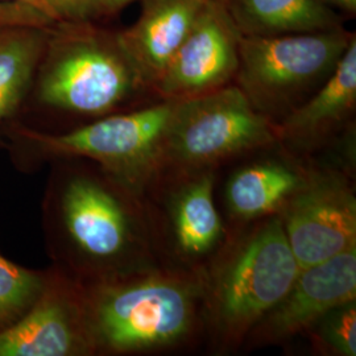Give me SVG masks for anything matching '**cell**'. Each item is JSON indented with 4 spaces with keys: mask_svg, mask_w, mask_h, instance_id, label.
Returning <instances> with one entry per match:
<instances>
[{
    "mask_svg": "<svg viewBox=\"0 0 356 356\" xmlns=\"http://www.w3.org/2000/svg\"><path fill=\"white\" fill-rule=\"evenodd\" d=\"M251 160L229 175L225 206L235 226L277 216L305 181L309 163L282 151Z\"/></svg>",
    "mask_w": 356,
    "mask_h": 356,
    "instance_id": "5bb4252c",
    "label": "cell"
},
{
    "mask_svg": "<svg viewBox=\"0 0 356 356\" xmlns=\"http://www.w3.org/2000/svg\"><path fill=\"white\" fill-rule=\"evenodd\" d=\"M356 38L330 78L307 101L276 123L277 145L301 160H312L354 126Z\"/></svg>",
    "mask_w": 356,
    "mask_h": 356,
    "instance_id": "4fadbf2b",
    "label": "cell"
},
{
    "mask_svg": "<svg viewBox=\"0 0 356 356\" xmlns=\"http://www.w3.org/2000/svg\"><path fill=\"white\" fill-rule=\"evenodd\" d=\"M277 145L276 126L259 114L234 82L178 99L166 132L161 172L218 169Z\"/></svg>",
    "mask_w": 356,
    "mask_h": 356,
    "instance_id": "5b68a950",
    "label": "cell"
},
{
    "mask_svg": "<svg viewBox=\"0 0 356 356\" xmlns=\"http://www.w3.org/2000/svg\"><path fill=\"white\" fill-rule=\"evenodd\" d=\"M356 300V247L300 269L286 294L261 319L243 347L288 343L330 309Z\"/></svg>",
    "mask_w": 356,
    "mask_h": 356,
    "instance_id": "8fae6325",
    "label": "cell"
},
{
    "mask_svg": "<svg viewBox=\"0 0 356 356\" xmlns=\"http://www.w3.org/2000/svg\"><path fill=\"white\" fill-rule=\"evenodd\" d=\"M101 172L74 170L61 186L57 213L72 260L90 280L163 263L143 195Z\"/></svg>",
    "mask_w": 356,
    "mask_h": 356,
    "instance_id": "3957f363",
    "label": "cell"
},
{
    "mask_svg": "<svg viewBox=\"0 0 356 356\" xmlns=\"http://www.w3.org/2000/svg\"><path fill=\"white\" fill-rule=\"evenodd\" d=\"M54 42L40 79L45 104L74 114L104 115L149 91L118 36L72 29Z\"/></svg>",
    "mask_w": 356,
    "mask_h": 356,
    "instance_id": "8992f818",
    "label": "cell"
},
{
    "mask_svg": "<svg viewBox=\"0 0 356 356\" xmlns=\"http://www.w3.org/2000/svg\"><path fill=\"white\" fill-rule=\"evenodd\" d=\"M242 35L219 0H207L153 94L188 99L234 82Z\"/></svg>",
    "mask_w": 356,
    "mask_h": 356,
    "instance_id": "30bf717a",
    "label": "cell"
},
{
    "mask_svg": "<svg viewBox=\"0 0 356 356\" xmlns=\"http://www.w3.org/2000/svg\"><path fill=\"white\" fill-rule=\"evenodd\" d=\"M216 181V169L161 172L143 194L166 263L204 270L227 241Z\"/></svg>",
    "mask_w": 356,
    "mask_h": 356,
    "instance_id": "ba28073f",
    "label": "cell"
},
{
    "mask_svg": "<svg viewBox=\"0 0 356 356\" xmlns=\"http://www.w3.org/2000/svg\"><path fill=\"white\" fill-rule=\"evenodd\" d=\"M35 13L65 23H83L107 13V0H38Z\"/></svg>",
    "mask_w": 356,
    "mask_h": 356,
    "instance_id": "ffe728a7",
    "label": "cell"
},
{
    "mask_svg": "<svg viewBox=\"0 0 356 356\" xmlns=\"http://www.w3.org/2000/svg\"><path fill=\"white\" fill-rule=\"evenodd\" d=\"M355 38L343 26L281 36H242L234 83L259 114L279 123L330 78Z\"/></svg>",
    "mask_w": 356,
    "mask_h": 356,
    "instance_id": "277c9868",
    "label": "cell"
},
{
    "mask_svg": "<svg viewBox=\"0 0 356 356\" xmlns=\"http://www.w3.org/2000/svg\"><path fill=\"white\" fill-rule=\"evenodd\" d=\"M132 1H136V0H107V13H116Z\"/></svg>",
    "mask_w": 356,
    "mask_h": 356,
    "instance_id": "7402d4cb",
    "label": "cell"
},
{
    "mask_svg": "<svg viewBox=\"0 0 356 356\" xmlns=\"http://www.w3.org/2000/svg\"><path fill=\"white\" fill-rule=\"evenodd\" d=\"M141 1L140 17L118 38L143 82L153 92L207 0Z\"/></svg>",
    "mask_w": 356,
    "mask_h": 356,
    "instance_id": "9a60e30c",
    "label": "cell"
},
{
    "mask_svg": "<svg viewBox=\"0 0 356 356\" xmlns=\"http://www.w3.org/2000/svg\"><path fill=\"white\" fill-rule=\"evenodd\" d=\"M45 45L41 31L0 29V120L23 99Z\"/></svg>",
    "mask_w": 356,
    "mask_h": 356,
    "instance_id": "e0dca14e",
    "label": "cell"
},
{
    "mask_svg": "<svg viewBox=\"0 0 356 356\" xmlns=\"http://www.w3.org/2000/svg\"><path fill=\"white\" fill-rule=\"evenodd\" d=\"M242 36H281L342 26L322 0H219Z\"/></svg>",
    "mask_w": 356,
    "mask_h": 356,
    "instance_id": "2e32d148",
    "label": "cell"
},
{
    "mask_svg": "<svg viewBox=\"0 0 356 356\" xmlns=\"http://www.w3.org/2000/svg\"><path fill=\"white\" fill-rule=\"evenodd\" d=\"M47 282L38 273L19 267L0 254V330L31 309Z\"/></svg>",
    "mask_w": 356,
    "mask_h": 356,
    "instance_id": "d6986e66",
    "label": "cell"
},
{
    "mask_svg": "<svg viewBox=\"0 0 356 356\" xmlns=\"http://www.w3.org/2000/svg\"><path fill=\"white\" fill-rule=\"evenodd\" d=\"M317 355H356V300L330 309L306 331Z\"/></svg>",
    "mask_w": 356,
    "mask_h": 356,
    "instance_id": "ac0fdd59",
    "label": "cell"
},
{
    "mask_svg": "<svg viewBox=\"0 0 356 356\" xmlns=\"http://www.w3.org/2000/svg\"><path fill=\"white\" fill-rule=\"evenodd\" d=\"M81 285L94 354H154L204 334V269L169 263Z\"/></svg>",
    "mask_w": 356,
    "mask_h": 356,
    "instance_id": "6da1fadb",
    "label": "cell"
},
{
    "mask_svg": "<svg viewBox=\"0 0 356 356\" xmlns=\"http://www.w3.org/2000/svg\"><path fill=\"white\" fill-rule=\"evenodd\" d=\"M332 10H341L343 13H356V0H322Z\"/></svg>",
    "mask_w": 356,
    "mask_h": 356,
    "instance_id": "44dd1931",
    "label": "cell"
},
{
    "mask_svg": "<svg viewBox=\"0 0 356 356\" xmlns=\"http://www.w3.org/2000/svg\"><path fill=\"white\" fill-rule=\"evenodd\" d=\"M300 269L279 214L229 229L204 268V332L211 348L218 354L242 348Z\"/></svg>",
    "mask_w": 356,
    "mask_h": 356,
    "instance_id": "7a4b0ae2",
    "label": "cell"
},
{
    "mask_svg": "<svg viewBox=\"0 0 356 356\" xmlns=\"http://www.w3.org/2000/svg\"><path fill=\"white\" fill-rule=\"evenodd\" d=\"M17 3V4H24L28 8H32V11L35 13L36 6H38V0H0V3Z\"/></svg>",
    "mask_w": 356,
    "mask_h": 356,
    "instance_id": "603a6c76",
    "label": "cell"
},
{
    "mask_svg": "<svg viewBox=\"0 0 356 356\" xmlns=\"http://www.w3.org/2000/svg\"><path fill=\"white\" fill-rule=\"evenodd\" d=\"M307 163L305 181L279 214L301 268L356 247L354 175L317 161Z\"/></svg>",
    "mask_w": 356,
    "mask_h": 356,
    "instance_id": "9c48e42d",
    "label": "cell"
},
{
    "mask_svg": "<svg viewBox=\"0 0 356 356\" xmlns=\"http://www.w3.org/2000/svg\"><path fill=\"white\" fill-rule=\"evenodd\" d=\"M178 99L111 115L61 135L29 134L41 151L97 163L129 191L143 195L161 169L166 132Z\"/></svg>",
    "mask_w": 356,
    "mask_h": 356,
    "instance_id": "52a82bcc",
    "label": "cell"
},
{
    "mask_svg": "<svg viewBox=\"0 0 356 356\" xmlns=\"http://www.w3.org/2000/svg\"><path fill=\"white\" fill-rule=\"evenodd\" d=\"M94 354L81 285L47 282L38 301L0 330V356H76Z\"/></svg>",
    "mask_w": 356,
    "mask_h": 356,
    "instance_id": "7c38bea8",
    "label": "cell"
}]
</instances>
